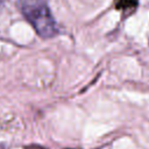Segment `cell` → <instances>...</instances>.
<instances>
[{"instance_id": "cell-1", "label": "cell", "mask_w": 149, "mask_h": 149, "mask_svg": "<svg viewBox=\"0 0 149 149\" xmlns=\"http://www.w3.org/2000/svg\"><path fill=\"white\" fill-rule=\"evenodd\" d=\"M20 9L41 37L50 38L58 33L47 0H20Z\"/></svg>"}, {"instance_id": "cell-2", "label": "cell", "mask_w": 149, "mask_h": 149, "mask_svg": "<svg viewBox=\"0 0 149 149\" xmlns=\"http://www.w3.org/2000/svg\"><path fill=\"white\" fill-rule=\"evenodd\" d=\"M137 3H139V0H116L115 8L121 9V10H126V9L136 7Z\"/></svg>"}]
</instances>
